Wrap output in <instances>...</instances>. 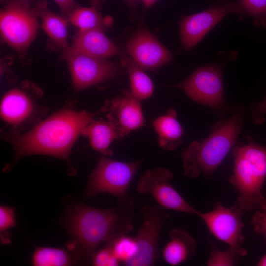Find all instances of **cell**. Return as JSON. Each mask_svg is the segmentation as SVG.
Here are the masks:
<instances>
[{"mask_svg":"<svg viewBox=\"0 0 266 266\" xmlns=\"http://www.w3.org/2000/svg\"><path fill=\"white\" fill-rule=\"evenodd\" d=\"M141 163V160L127 162L101 155L89 177L84 197L90 198L106 193L113 196L118 201L133 200L128 191Z\"/></svg>","mask_w":266,"mask_h":266,"instance_id":"5b68a950","label":"cell"},{"mask_svg":"<svg viewBox=\"0 0 266 266\" xmlns=\"http://www.w3.org/2000/svg\"><path fill=\"white\" fill-rule=\"evenodd\" d=\"M67 19L79 31L98 29L104 32L112 25L113 22L111 17H103L98 9L94 6L78 5Z\"/></svg>","mask_w":266,"mask_h":266,"instance_id":"7402d4cb","label":"cell"},{"mask_svg":"<svg viewBox=\"0 0 266 266\" xmlns=\"http://www.w3.org/2000/svg\"><path fill=\"white\" fill-rule=\"evenodd\" d=\"M146 9L151 7L157 0H142Z\"/></svg>","mask_w":266,"mask_h":266,"instance_id":"1f68e13d","label":"cell"},{"mask_svg":"<svg viewBox=\"0 0 266 266\" xmlns=\"http://www.w3.org/2000/svg\"><path fill=\"white\" fill-rule=\"evenodd\" d=\"M210 253L206 262L207 266H233L237 265L240 256L232 248L226 251L219 250L211 241H209Z\"/></svg>","mask_w":266,"mask_h":266,"instance_id":"d4e9b609","label":"cell"},{"mask_svg":"<svg viewBox=\"0 0 266 266\" xmlns=\"http://www.w3.org/2000/svg\"><path fill=\"white\" fill-rule=\"evenodd\" d=\"M152 125L157 134L158 143L163 149L172 151L183 143L184 131L173 108L154 120Z\"/></svg>","mask_w":266,"mask_h":266,"instance_id":"d6986e66","label":"cell"},{"mask_svg":"<svg viewBox=\"0 0 266 266\" xmlns=\"http://www.w3.org/2000/svg\"><path fill=\"white\" fill-rule=\"evenodd\" d=\"M173 86L183 90L198 103L216 109L224 105L222 72L215 65L197 68L187 78Z\"/></svg>","mask_w":266,"mask_h":266,"instance_id":"8fae6325","label":"cell"},{"mask_svg":"<svg viewBox=\"0 0 266 266\" xmlns=\"http://www.w3.org/2000/svg\"><path fill=\"white\" fill-rule=\"evenodd\" d=\"M91 259L92 265L95 266H118L120 264L110 245H105L98 249Z\"/></svg>","mask_w":266,"mask_h":266,"instance_id":"4316f807","label":"cell"},{"mask_svg":"<svg viewBox=\"0 0 266 266\" xmlns=\"http://www.w3.org/2000/svg\"><path fill=\"white\" fill-rule=\"evenodd\" d=\"M170 239L163 248L165 261L172 266L179 265L191 259L197 250V242L186 230L173 228L168 233Z\"/></svg>","mask_w":266,"mask_h":266,"instance_id":"ac0fdd59","label":"cell"},{"mask_svg":"<svg viewBox=\"0 0 266 266\" xmlns=\"http://www.w3.org/2000/svg\"><path fill=\"white\" fill-rule=\"evenodd\" d=\"M104 0H90L92 6H94L98 9L100 7L102 3Z\"/></svg>","mask_w":266,"mask_h":266,"instance_id":"d6a6232c","label":"cell"},{"mask_svg":"<svg viewBox=\"0 0 266 266\" xmlns=\"http://www.w3.org/2000/svg\"><path fill=\"white\" fill-rule=\"evenodd\" d=\"M258 266H266V254L264 255L257 264Z\"/></svg>","mask_w":266,"mask_h":266,"instance_id":"836d02e7","label":"cell"},{"mask_svg":"<svg viewBox=\"0 0 266 266\" xmlns=\"http://www.w3.org/2000/svg\"><path fill=\"white\" fill-rule=\"evenodd\" d=\"M130 6H134L139 0H124Z\"/></svg>","mask_w":266,"mask_h":266,"instance_id":"d590c367","label":"cell"},{"mask_svg":"<svg viewBox=\"0 0 266 266\" xmlns=\"http://www.w3.org/2000/svg\"><path fill=\"white\" fill-rule=\"evenodd\" d=\"M63 53L76 91L111 80L119 73V68L114 63L82 54L71 47L63 51Z\"/></svg>","mask_w":266,"mask_h":266,"instance_id":"30bf717a","label":"cell"},{"mask_svg":"<svg viewBox=\"0 0 266 266\" xmlns=\"http://www.w3.org/2000/svg\"><path fill=\"white\" fill-rule=\"evenodd\" d=\"M59 6L63 17L67 18L78 6L74 0H54Z\"/></svg>","mask_w":266,"mask_h":266,"instance_id":"4dcf8cb0","label":"cell"},{"mask_svg":"<svg viewBox=\"0 0 266 266\" xmlns=\"http://www.w3.org/2000/svg\"><path fill=\"white\" fill-rule=\"evenodd\" d=\"M1 0V1H4V0Z\"/></svg>","mask_w":266,"mask_h":266,"instance_id":"8d00e7d4","label":"cell"},{"mask_svg":"<svg viewBox=\"0 0 266 266\" xmlns=\"http://www.w3.org/2000/svg\"><path fill=\"white\" fill-rule=\"evenodd\" d=\"M266 115V98L254 105L251 109V118L255 124H260L265 120Z\"/></svg>","mask_w":266,"mask_h":266,"instance_id":"f546056e","label":"cell"},{"mask_svg":"<svg viewBox=\"0 0 266 266\" xmlns=\"http://www.w3.org/2000/svg\"><path fill=\"white\" fill-rule=\"evenodd\" d=\"M133 200L118 201L113 207L102 209L77 203L66 212L65 228L71 238L66 249L75 263L91 259L102 245H109L118 237L131 232Z\"/></svg>","mask_w":266,"mask_h":266,"instance_id":"6da1fadb","label":"cell"},{"mask_svg":"<svg viewBox=\"0 0 266 266\" xmlns=\"http://www.w3.org/2000/svg\"><path fill=\"white\" fill-rule=\"evenodd\" d=\"M241 14L252 16L257 25L266 26V0H239Z\"/></svg>","mask_w":266,"mask_h":266,"instance_id":"484cf974","label":"cell"},{"mask_svg":"<svg viewBox=\"0 0 266 266\" xmlns=\"http://www.w3.org/2000/svg\"><path fill=\"white\" fill-rule=\"evenodd\" d=\"M109 245L116 258L124 265L133 259L137 252L134 237L128 236V234L118 237Z\"/></svg>","mask_w":266,"mask_h":266,"instance_id":"cb8c5ba5","label":"cell"},{"mask_svg":"<svg viewBox=\"0 0 266 266\" xmlns=\"http://www.w3.org/2000/svg\"><path fill=\"white\" fill-rule=\"evenodd\" d=\"M173 177L167 168L158 167L146 170L138 180L136 191L140 194L150 195L165 209L197 215L198 211L171 185Z\"/></svg>","mask_w":266,"mask_h":266,"instance_id":"9c48e42d","label":"cell"},{"mask_svg":"<svg viewBox=\"0 0 266 266\" xmlns=\"http://www.w3.org/2000/svg\"><path fill=\"white\" fill-rule=\"evenodd\" d=\"M100 112L113 116L124 136L144 125L140 100L135 98L130 90H124L106 100Z\"/></svg>","mask_w":266,"mask_h":266,"instance_id":"9a60e30c","label":"cell"},{"mask_svg":"<svg viewBox=\"0 0 266 266\" xmlns=\"http://www.w3.org/2000/svg\"><path fill=\"white\" fill-rule=\"evenodd\" d=\"M266 209V197H264L260 201L258 209Z\"/></svg>","mask_w":266,"mask_h":266,"instance_id":"e575fe53","label":"cell"},{"mask_svg":"<svg viewBox=\"0 0 266 266\" xmlns=\"http://www.w3.org/2000/svg\"><path fill=\"white\" fill-rule=\"evenodd\" d=\"M32 263L34 266H66L76 263L72 253L67 249L40 247L34 251Z\"/></svg>","mask_w":266,"mask_h":266,"instance_id":"603a6c76","label":"cell"},{"mask_svg":"<svg viewBox=\"0 0 266 266\" xmlns=\"http://www.w3.org/2000/svg\"><path fill=\"white\" fill-rule=\"evenodd\" d=\"M245 212L236 204L227 207L220 202H216L213 210L207 212L198 211L197 215L203 220L214 237L228 244L240 257H244L247 255L243 246L244 224L242 216Z\"/></svg>","mask_w":266,"mask_h":266,"instance_id":"52a82bcc","label":"cell"},{"mask_svg":"<svg viewBox=\"0 0 266 266\" xmlns=\"http://www.w3.org/2000/svg\"><path fill=\"white\" fill-rule=\"evenodd\" d=\"M71 47L80 53L99 59H106L121 53L104 32L98 29L79 31L73 38Z\"/></svg>","mask_w":266,"mask_h":266,"instance_id":"2e32d148","label":"cell"},{"mask_svg":"<svg viewBox=\"0 0 266 266\" xmlns=\"http://www.w3.org/2000/svg\"><path fill=\"white\" fill-rule=\"evenodd\" d=\"M234 12L241 14L238 2L224 0L200 12L183 16L179 26L182 49H193L223 18Z\"/></svg>","mask_w":266,"mask_h":266,"instance_id":"7c38bea8","label":"cell"},{"mask_svg":"<svg viewBox=\"0 0 266 266\" xmlns=\"http://www.w3.org/2000/svg\"><path fill=\"white\" fill-rule=\"evenodd\" d=\"M39 17L35 7L26 0H12L0 12V31L2 40L23 57L38 29Z\"/></svg>","mask_w":266,"mask_h":266,"instance_id":"8992f818","label":"cell"},{"mask_svg":"<svg viewBox=\"0 0 266 266\" xmlns=\"http://www.w3.org/2000/svg\"><path fill=\"white\" fill-rule=\"evenodd\" d=\"M251 223L254 231L264 234L266 238V209H258L252 217Z\"/></svg>","mask_w":266,"mask_h":266,"instance_id":"f1b7e54d","label":"cell"},{"mask_svg":"<svg viewBox=\"0 0 266 266\" xmlns=\"http://www.w3.org/2000/svg\"><path fill=\"white\" fill-rule=\"evenodd\" d=\"M42 110L34 96L21 88L9 90L0 101L1 119L13 132L35 121Z\"/></svg>","mask_w":266,"mask_h":266,"instance_id":"5bb4252c","label":"cell"},{"mask_svg":"<svg viewBox=\"0 0 266 266\" xmlns=\"http://www.w3.org/2000/svg\"><path fill=\"white\" fill-rule=\"evenodd\" d=\"M239 110L213 126L202 141H194L181 153L184 174L195 178L200 174L211 177L236 142L243 123Z\"/></svg>","mask_w":266,"mask_h":266,"instance_id":"3957f363","label":"cell"},{"mask_svg":"<svg viewBox=\"0 0 266 266\" xmlns=\"http://www.w3.org/2000/svg\"><path fill=\"white\" fill-rule=\"evenodd\" d=\"M233 173L229 182L237 193L236 204L245 211L258 209L264 195L266 147L249 141L233 149Z\"/></svg>","mask_w":266,"mask_h":266,"instance_id":"277c9868","label":"cell"},{"mask_svg":"<svg viewBox=\"0 0 266 266\" xmlns=\"http://www.w3.org/2000/svg\"><path fill=\"white\" fill-rule=\"evenodd\" d=\"M141 222L134 237L137 246L135 257L125 266H151L159 258L158 241L162 228L169 215L159 205L146 204L140 209Z\"/></svg>","mask_w":266,"mask_h":266,"instance_id":"ba28073f","label":"cell"},{"mask_svg":"<svg viewBox=\"0 0 266 266\" xmlns=\"http://www.w3.org/2000/svg\"><path fill=\"white\" fill-rule=\"evenodd\" d=\"M120 55L121 65L126 69L129 74L132 94L140 101L150 98L154 90L151 78L129 55L122 53Z\"/></svg>","mask_w":266,"mask_h":266,"instance_id":"44dd1931","label":"cell"},{"mask_svg":"<svg viewBox=\"0 0 266 266\" xmlns=\"http://www.w3.org/2000/svg\"><path fill=\"white\" fill-rule=\"evenodd\" d=\"M94 114L64 108L39 122L25 133L11 131L3 137L14 149L10 170L20 158L44 155L62 159L70 166V154L74 142L84 129L93 120Z\"/></svg>","mask_w":266,"mask_h":266,"instance_id":"7a4b0ae2","label":"cell"},{"mask_svg":"<svg viewBox=\"0 0 266 266\" xmlns=\"http://www.w3.org/2000/svg\"><path fill=\"white\" fill-rule=\"evenodd\" d=\"M82 134L88 138L93 149L108 157L113 154L110 148L111 143L114 140H120L125 137L110 114H107L106 119L93 120L84 129Z\"/></svg>","mask_w":266,"mask_h":266,"instance_id":"e0dca14e","label":"cell"},{"mask_svg":"<svg viewBox=\"0 0 266 266\" xmlns=\"http://www.w3.org/2000/svg\"><path fill=\"white\" fill-rule=\"evenodd\" d=\"M126 51L143 70H157L167 64L172 58L169 50L144 25L139 26L129 39Z\"/></svg>","mask_w":266,"mask_h":266,"instance_id":"4fadbf2b","label":"cell"},{"mask_svg":"<svg viewBox=\"0 0 266 266\" xmlns=\"http://www.w3.org/2000/svg\"><path fill=\"white\" fill-rule=\"evenodd\" d=\"M16 209L14 207L1 205L0 206V236L16 224Z\"/></svg>","mask_w":266,"mask_h":266,"instance_id":"83f0119b","label":"cell"},{"mask_svg":"<svg viewBox=\"0 0 266 266\" xmlns=\"http://www.w3.org/2000/svg\"><path fill=\"white\" fill-rule=\"evenodd\" d=\"M34 7L41 19L42 28L49 37L63 51L68 48V19L58 16L49 10L46 1L38 2Z\"/></svg>","mask_w":266,"mask_h":266,"instance_id":"ffe728a7","label":"cell"}]
</instances>
